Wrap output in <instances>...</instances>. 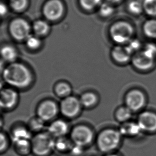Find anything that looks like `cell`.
I'll return each mask as SVG.
<instances>
[{
    "mask_svg": "<svg viewBox=\"0 0 156 156\" xmlns=\"http://www.w3.org/2000/svg\"><path fill=\"white\" fill-rule=\"evenodd\" d=\"M3 76L8 84L18 88L28 87L32 80L30 70L21 63H11L4 69Z\"/></svg>",
    "mask_w": 156,
    "mask_h": 156,
    "instance_id": "1",
    "label": "cell"
},
{
    "mask_svg": "<svg viewBox=\"0 0 156 156\" xmlns=\"http://www.w3.org/2000/svg\"><path fill=\"white\" fill-rule=\"evenodd\" d=\"M134 33V27L127 20H120L114 23L110 28V34L115 42L123 44L132 40Z\"/></svg>",
    "mask_w": 156,
    "mask_h": 156,
    "instance_id": "2",
    "label": "cell"
},
{
    "mask_svg": "<svg viewBox=\"0 0 156 156\" xmlns=\"http://www.w3.org/2000/svg\"><path fill=\"white\" fill-rule=\"evenodd\" d=\"M122 135L114 129H105L100 133L97 140L98 148L104 153H110L120 146Z\"/></svg>",
    "mask_w": 156,
    "mask_h": 156,
    "instance_id": "3",
    "label": "cell"
},
{
    "mask_svg": "<svg viewBox=\"0 0 156 156\" xmlns=\"http://www.w3.org/2000/svg\"><path fill=\"white\" fill-rule=\"evenodd\" d=\"M30 141L32 152L35 156H47L55 148V141L49 132L37 134Z\"/></svg>",
    "mask_w": 156,
    "mask_h": 156,
    "instance_id": "4",
    "label": "cell"
},
{
    "mask_svg": "<svg viewBox=\"0 0 156 156\" xmlns=\"http://www.w3.org/2000/svg\"><path fill=\"white\" fill-rule=\"evenodd\" d=\"M70 137L75 145L82 148L92 142L94 134L92 130L89 127L79 125L73 129L70 134Z\"/></svg>",
    "mask_w": 156,
    "mask_h": 156,
    "instance_id": "5",
    "label": "cell"
},
{
    "mask_svg": "<svg viewBox=\"0 0 156 156\" xmlns=\"http://www.w3.org/2000/svg\"><path fill=\"white\" fill-rule=\"evenodd\" d=\"M9 30L11 36L17 40H26L30 35V27L25 20L21 18L14 19L11 21Z\"/></svg>",
    "mask_w": 156,
    "mask_h": 156,
    "instance_id": "6",
    "label": "cell"
},
{
    "mask_svg": "<svg viewBox=\"0 0 156 156\" xmlns=\"http://www.w3.org/2000/svg\"><path fill=\"white\" fill-rule=\"evenodd\" d=\"M64 11L63 4L60 0H49L43 7V14L49 20L55 21L61 18Z\"/></svg>",
    "mask_w": 156,
    "mask_h": 156,
    "instance_id": "7",
    "label": "cell"
},
{
    "mask_svg": "<svg viewBox=\"0 0 156 156\" xmlns=\"http://www.w3.org/2000/svg\"><path fill=\"white\" fill-rule=\"evenodd\" d=\"M125 102L127 107L132 112H136L144 107L146 104V98L142 91L134 89L127 94Z\"/></svg>",
    "mask_w": 156,
    "mask_h": 156,
    "instance_id": "8",
    "label": "cell"
},
{
    "mask_svg": "<svg viewBox=\"0 0 156 156\" xmlns=\"http://www.w3.org/2000/svg\"><path fill=\"white\" fill-rule=\"evenodd\" d=\"M142 132L152 133L156 132V114L151 112H144L140 114L137 119Z\"/></svg>",
    "mask_w": 156,
    "mask_h": 156,
    "instance_id": "9",
    "label": "cell"
},
{
    "mask_svg": "<svg viewBox=\"0 0 156 156\" xmlns=\"http://www.w3.org/2000/svg\"><path fill=\"white\" fill-rule=\"evenodd\" d=\"M133 65L137 69H150L154 65V58L145 51L136 52L132 57Z\"/></svg>",
    "mask_w": 156,
    "mask_h": 156,
    "instance_id": "10",
    "label": "cell"
},
{
    "mask_svg": "<svg viewBox=\"0 0 156 156\" xmlns=\"http://www.w3.org/2000/svg\"><path fill=\"white\" fill-rule=\"evenodd\" d=\"M80 100L74 97H68L62 101L61 112L67 117H73L78 114L80 109Z\"/></svg>",
    "mask_w": 156,
    "mask_h": 156,
    "instance_id": "11",
    "label": "cell"
},
{
    "mask_svg": "<svg viewBox=\"0 0 156 156\" xmlns=\"http://www.w3.org/2000/svg\"><path fill=\"white\" fill-rule=\"evenodd\" d=\"M57 112L58 108L55 102L51 101H45L38 108V117L44 121H48L55 117Z\"/></svg>",
    "mask_w": 156,
    "mask_h": 156,
    "instance_id": "12",
    "label": "cell"
},
{
    "mask_svg": "<svg viewBox=\"0 0 156 156\" xmlns=\"http://www.w3.org/2000/svg\"><path fill=\"white\" fill-rule=\"evenodd\" d=\"M18 101V94L12 89H5L1 91L0 105L3 108L13 107Z\"/></svg>",
    "mask_w": 156,
    "mask_h": 156,
    "instance_id": "13",
    "label": "cell"
},
{
    "mask_svg": "<svg viewBox=\"0 0 156 156\" xmlns=\"http://www.w3.org/2000/svg\"><path fill=\"white\" fill-rule=\"evenodd\" d=\"M68 131L67 124L62 120H55L48 128L49 132L53 137H64Z\"/></svg>",
    "mask_w": 156,
    "mask_h": 156,
    "instance_id": "14",
    "label": "cell"
},
{
    "mask_svg": "<svg viewBox=\"0 0 156 156\" xmlns=\"http://www.w3.org/2000/svg\"><path fill=\"white\" fill-rule=\"evenodd\" d=\"M112 54L115 61L119 63H124L127 62L131 59L132 53L127 46L117 45L113 48Z\"/></svg>",
    "mask_w": 156,
    "mask_h": 156,
    "instance_id": "15",
    "label": "cell"
},
{
    "mask_svg": "<svg viewBox=\"0 0 156 156\" xmlns=\"http://www.w3.org/2000/svg\"><path fill=\"white\" fill-rule=\"evenodd\" d=\"M125 8L127 12L133 17H139L144 15L142 0H126Z\"/></svg>",
    "mask_w": 156,
    "mask_h": 156,
    "instance_id": "16",
    "label": "cell"
},
{
    "mask_svg": "<svg viewBox=\"0 0 156 156\" xmlns=\"http://www.w3.org/2000/svg\"><path fill=\"white\" fill-rule=\"evenodd\" d=\"M119 131L122 136L129 137L137 136L142 132L137 122H124Z\"/></svg>",
    "mask_w": 156,
    "mask_h": 156,
    "instance_id": "17",
    "label": "cell"
},
{
    "mask_svg": "<svg viewBox=\"0 0 156 156\" xmlns=\"http://www.w3.org/2000/svg\"><path fill=\"white\" fill-rule=\"evenodd\" d=\"M142 28L146 36L156 39V18H148L144 21Z\"/></svg>",
    "mask_w": 156,
    "mask_h": 156,
    "instance_id": "18",
    "label": "cell"
},
{
    "mask_svg": "<svg viewBox=\"0 0 156 156\" xmlns=\"http://www.w3.org/2000/svg\"><path fill=\"white\" fill-rule=\"evenodd\" d=\"M15 143V150L16 152L21 156H27L32 152L31 141L30 140H20Z\"/></svg>",
    "mask_w": 156,
    "mask_h": 156,
    "instance_id": "19",
    "label": "cell"
},
{
    "mask_svg": "<svg viewBox=\"0 0 156 156\" xmlns=\"http://www.w3.org/2000/svg\"><path fill=\"white\" fill-rule=\"evenodd\" d=\"M144 14L148 18H156V0H142Z\"/></svg>",
    "mask_w": 156,
    "mask_h": 156,
    "instance_id": "20",
    "label": "cell"
},
{
    "mask_svg": "<svg viewBox=\"0 0 156 156\" xmlns=\"http://www.w3.org/2000/svg\"><path fill=\"white\" fill-rule=\"evenodd\" d=\"M12 136L13 141L16 142L20 140H30L31 134L27 129L23 127H18L13 131Z\"/></svg>",
    "mask_w": 156,
    "mask_h": 156,
    "instance_id": "21",
    "label": "cell"
},
{
    "mask_svg": "<svg viewBox=\"0 0 156 156\" xmlns=\"http://www.w3.org/2000/svg\"><path fill=\"white\" fill-rule=\"evenodd\" d=\"M1 55L5 61L12 62L17 58L16 50L11 46H5L1 49Z\"/></svg>",
    "mask_w": 156,
    "mask_h": 156,
    "instance_id": "22",
    "label": "cell"
},
{
    "mask_svg": "<svg viewBox=\"0 0 156 156\" xmlns=\"http://www.w3.org/2000/svg\"><path fill=\"white\" fill-rule=\"evenodd\" d=\"M49 25L47 22L43 20L35 21L33 25V30L35 33L38 36H43L48 33Z\"/></svg>",
    "mask_w": 156,
    "mask_h": 156,
    "instance_id": "23",
    "label": "cell"
},
{
    "mask_svg": "<svg viewBox=\"0 0 156 156\" xmlns=\"http://www.w3.org/2000/svg\"><path fill=\"white\" fill-rule=\"evenodd\" d=\"M132 112L127 107L119 108L116 113V119L120 122H127L132 117Z\"/></svg>",
    "mask_w": 156,
    "mask_h": 156,
    "instance_id": "24",
    "label": "cell"
},
{
    "mask_svg": "<svg viewBox=\"0 0 156 156\" xmlns=\"http://www.w3.org/2000/svg\"><path fill=\"white\" fill-rule=\"evenodd\" d=\"M97 101V97L93 93H85L80 98V104L85 107H91L94 105Z\"/></svg>",
    "mask_w": 156,
    "mask_h": 156,
    "instance_id": "25",
    "label": "cell"
},
{
    "mask_svg": "<svg viewBox=\"0 0 156 156\" xmlns=\"http://www.w3.org/2000/svg\"><path fill=\"white\" fill-rule=\"evenodd\" d=\"M72 92V89L69 85L61 83L57 85L55 87V92L60 97H68Z\"/></svg>",
    "mask_w": 156,
    "mask_h": 156,
    "instance_id": "26",
    "label": "cell"
},
{
    "mask_svg": "<svg viewBox=\"0 0 156 156\" xmlns=\"http://www.w3.org/2000/svg\"><path fill=\"white\" fill-rule=\"evenodd\" d=\"M115 10L113 5L108 2L104 3L101 4L100 8V14L102 17H110L115 12Z\"/></svg>",
    "mask_w": 156,
    "mask_h": 156,
    "instance_id": "27",
    "label": "cell"
},
{
    "mask_svg": "<svg viewBox=\"0 0 156 156\" xmlns=\"http://www.w3.org/2000/svg\"><path fill=\"white\" fill-rule=\"evenodd\" d=\"M26 45L30 49H36L40 47L41 42L40 38L35 35H30L26 40Z\"/></svg>",
    "mask_w": 156,
    "mask_h": 156,
    "instance_id": "28",
    "label": "cell"
},
{
    "mask_svg": "<svg viewBox=\"0 0 156 156\" xmlns=\"http://www.w3.org/2000/svg\"><path fill=\"white\" fill-rule=\"evenodd\" d=\"M102 0H80V5L87 10H91L101 3Z\"/></svg>",
    "mask_w": 156,
    "mask_h": 156,
    "instance_id": "29",
    "label": "cell"
},
{
    "mask_svg": "<svg viewBox=\"0 0 156 156\" xmlns=\"http://www.w3.org/2000/svg\"><path fill=\"white\" fill-rule=\"evenodd\" d=\"M10 4L14 10L21 11L26 8L27 0H10Z\"/></svg>",
    "mask_w": 156,
    "mask_h": 156,
    "instance_id": "30",
    "label": "cell"
},
{
    "mask_svg": "<svg viewBox=\"0 0 156 156\" xmlns=\"http://www.w3.org/2000/svg\"><path fill=\"white\" fill-rule=\"evenodd\" d=\"M63 137H59L58 140L55 142V148H57L59 151L66 150L69 146V143Z\"/></svg>",
    "mask_w": 156,
    "mask_h": 156,
    "instance_id": "31",
    "label": "cell"
},
{
    "mask_svg": "<svg viewBox=\"0 0 156 156\" xmlns=\"http://www.w3.org/2000/svg\"><path fill=\"white\" fill-rule=\"evenodd\" d=\"M30 128L33 131H38L43 128L44 120L40 118H35L30 122Z\"/></svg>",
    "mask_w": 156,
    "mask_h": 156,
    "instance_id": "32",
    "label": "cell"
},
{
    "mask_svg": "<svg viewBox=\"0 0 156 156\" xmlns=\"http://www.w3.org/2000/svg\"><path fill=\"white\" fill-rule=\"evenodd\" d=\"M8 147V141L5 135L1 133L0 135V151L1 153L4 152Z\"/></svg>",
    "mask_w": 156,
    "mask_h": 156,
    "instance_id": "33",
    "label": "cell"
},
{
    "mask_svg": "<svg viewBox=\"0 0 156 156\" xmlns=\"http://www.w3.org/2000/svg\"><path fill=\"white\" fill-rule=\"evenodd\" d=\"M127 47L132 53L135 51H137L140 49L141 44L137 40H131Z\"/></svg>",
    "mask_w": 156,
    "mask_h": 156,
    "instance_id": "34",
    "label": "cell"
},
{
    "mask_svg": "<svg viewBox=\"0 0 156 156\" xmlns=\"http://www.w3.org/2000/svg\"><path fill=\"white\" fill-rule=\"evenodd\" d=\"M144 51L154 58H155L156 57V47L154 45L152 44L147 45L144 50Z\"/></svg>",
    "mask_w": 156,
    "mask_h": 156,
    "instance_id": "35",
    "label": "cell"
},
{
    "mask_svg": "<svg viewBox=\"0 0 156 156\" xmlns=\"http://www.w3.org/2000/svg\"><path fill=\"white\" fill-rule=\"evenodd\" d=\"M7 11H8V9H7L6 5H5V4L1 3V5H0V13H1V15L3 16L6 15Z\"/></svg>",
    "mask_w": 156,
    "mask_h": 156,
    "instance_id": "36",
    "label": "cell"
},
{
    "mask_svg": "<svg viewBox=\"0 0 156 156\" xmlns=\"http://www.w3.org/2000/svg\"><path fill=\"white\" fill-rule=\"evenodd\" d=\"M107 2L109 3L112 5H118L122 3V2H125L126 0H106Z\"/></svg>",
    "mask_w": 156,
    "mask_h": 156,
    "instance_id": "37",
    "label": "cell"
},
{
    "mask_svg": "<svg viewBox=\"0 0 156 156\" xmlns=\"http://www.w3.org/2000/svg\"><path fill=\"white\" fill-rule=\"evenodd\" d=\"M105 156H119L118 154H107Z\"/></svg>",
    "mask_w": 156,
    "mask_h": 156,
    "instance_id": "38",
    "label": "cell"
}]
</instances>
